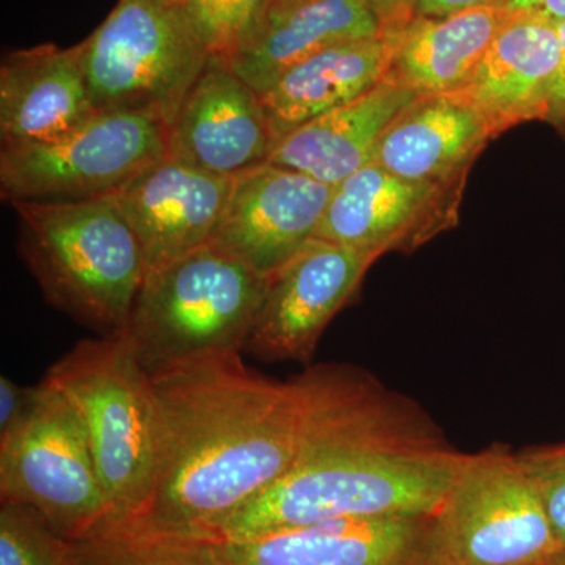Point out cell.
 Masks as SVG:
<instances>
[{"label": "cell", "instance_id": "obj_1", "mask_svg": "<svg viewBox=\"0 0 565 565\" xmlns=\"http://www.w3.org/2000/svg\"><path fill=\"white\" fill-rule=\"evenodd\" d=\"M289 384L299 414L291 467L207 539L440 511L467 455L418 405L352 364H316Z\"/></svg>", "mask_w": 565, "mask_h": 565}, {"label": "cell", "instance_id": "obj_2", "mask_svg": "<svg viewBox=\"0 0 565 565\" xmlns=\"http://www.w3.org/2000/svg\"><path fill=\"white\" fill-rule=\"evenodd\" d=\"M159 407L154 489L140 525L206 537L291 467L296 396L243 362L214 353L151 374Z\"/></svg>", "mask_w": 565, "mask_h": 565}, {"label": "cell", "instance_id": "obj_3", "mask_svg": "<svg viewBox=\"0 0 565 565\" xmlns=\"http://www.w3.org/2000/svg\"><path fill=\"white\" fill-rule=\"evenodd\" d=\"M11 206L18 252L44 300L96 333L122 332L147 264L114 196Z\"/></svg>", "mask_w": 565, "mask_h": 565}, {"label": "cell", "instance_id": "obj_4", "mask_svg": "<svg viewBox=\"0 0 565 565\" xmlns=\"http://www.w3.org/2000/svg\"><path fill=\"white\" fill-rule=\"evenodd\" d=\"M79 416L110 505V523L139 522L154 489L159 407L151 374L125 330L81 341L44 375Z\"/></svg>", "mask_w": 565, "mask_h": 565}, {"label": "cell", "instance_id": "obj_5", "mask_svg": "<svg viewBox=\"0 0 565 565\" xmlns=\"http://www.w3.org/2000/svg\"><path fill=\"white\" fill-rule=\"evenodd\" d=\"M266 288L267 277L211 243L145 275L125 332L150 374L243 353Z\"/></svg>", "mask_w": 565, "mask_h": 565}, {"label": "cell", "instance_id": "obj_6", "mask_svg": "<svg viewBox=\"0 0 565 565\" xmlns=\"http://www.w3.org/2000/svg\"><path fill=\"white\" fill-rule=\"evenodd\" d=\"M95 109L148 115L169 128L211 55L180 3L118 0L81 43Z\"/></svg>", "mask_w": 565, "mask_h": 565}, {"label": "cell", "instance_id": "obj_7", "mask_svg": "<svg viewBox=\"0 0 565 565\" xmlns=\"http://www.w3.org/2000/svg\"><path fill=\"white\" fill-rule=\"evenodd\" d=\"M0 498L31 509L52 531L82 541L110 523V505L73 405L47 381L0 437Z\"/></svg>", "mask_w": 565, "mask_h": 565}, {"label": "cell", "instance_id": "obj_8", "mask_svg": "<svg viewBox=\"0 0 565 565\" xmlns=\"http://www.w3.org/2000/svg\"><path fill=\"white\" fill-rule=\"evenodd\" d=\"M435 527L445 565H550L565 553L519 455L498 445L467 455Z\"/></svg>", "mask_w": 565, "mask_h": 565}, {"label": "cell", "instance_id": "obj_9", "mask_svg": "<svg viewBox=\"0 0 565 565\" xmlns=\"http://www.w3.org/2000/svg\"><path fill=\"white\" fill-rule=\"evenodd\" d=\"M167 156V128L148 115L96 111L43 143L0 151L3 202H77L114 195Z\"/></svg>", "mask_w": 565, "mask_h": 565}, {"label": "cell", "instance_id": "obj_10", "mask_svg": "<svg viewBox=\"0 0 565 565\" xmlns=\"http://www.w3.org/2000/svg\"><path fill=\"white\" fill-rule=\"evenodd\" d=\"M375 256L313 237L267 277L244 352L266 362H308L323 330L351 300Z\"/></svg>", "mask_w": 565, "mask_h": 565}, {"label": "cell", "instance_id": "obj_11", "mask_svg": "<svg viewBox=\"0 0 565 565\" xmlns=\"http://www.w3.org/2000/svg\"><path fill=\"white\" fill-rule=\"evenodd\" d=\"M462 189L405 180L370 162L334 185L316 237L377 259L414 252L456 225Z\"/></svg>", "mask_w": 565, "mask_h": 565}, {"label": "cell", "instance_id": "obj_12", "mask_svg": "<svg viewBox=\"0 0 565 565\" xmlns=\"http://www.w3.org/2000/svg\"><path fill=\"white\" fill-rule=\"evenodd\" d=\"M275 143L262 96L217 57H210L167 128V156L221 177L263 166Z\"/></svg>", "mask_w": 565, "mask_h": 565}, {"label": "cell", "instance_id": "obj_13", "mask_svg": "<svg viewBox=\"0 0 565 565\" xmlns=\"http://www.w3.org/2000/svg\"><path fill=\"white\" fill-rule=\"evenodd\" d=\"M333 188L266 162L233 178L212 244L270 277L316 237Z\"/></svg>", "mask_w": 565, "mask_h": 565}, {"label": "cell", "instance_id": "obj_14", "mask_svg": "<svg viewBox=\"0 0 565 565\" xmlns=\"http://www.w3.org/2000/svg\"><path fill=\"white\" fill-rule=\"evenodd\" d=\"M214 542L232 565H445L435 515L330 520Z\"/></svg>", "mask_w": 565, "mask_h": 565}, {"label": "cell", "instance_id": "obj_15", "mask_svg": "<svg viewBox=\"0 0 565 565\" xmlns=\"http://www.w3.org/2000/svg\"><path fill=\"white\" fill-rule=\"evenodd\" d=\"M232 189L233 178L166 156L111 196L136 233L150 273L212 243Z\"/></svg>", "mask_w": 565, "mask_h": 565}, {"label": "cell", "instance_id": "obj_16", "mask_svg": "<svg viewBox=\"0 0 565 565\" xmlns=\"http://www.w3.org/2000/svg\"><path fill=\"white\" fill-rule=\"evenodd\" d=\"M561 63L556 22L512 13L494 36L460 96L484 118L497 139L527 121H545Z\"/></svg>", "mask_w": 565, "mask_h": 565}, {"label": "cell", "instance_id": "obj_17", "mask_svg": "<svg viewBox=\"0 0 565 565\" xmlns=\"http://www.w3.org/2000/svg\"><path fill=\"white\" fill-rule=\"evenodd\" d=\"M82 66L81 44H41L10 52L0 66L2 148L65 136L96 114Z\"/></svg>", "mask_w": 565, "mask_h": 565}, {"label": "cell", "instance_id": "obj_18", "mask_svg": "<svg viewBox=\"0 0 565 565\" xmlns=\"http://www.w3.org/2000/svg\"><path fill=\"white\" fill-rule=\"evenodd\" d=\"M492 139L484 118L460 96L424 95L394 118L371 162L405 180L465 184Z\"/></svg>", "mask_w": 565, "mask_h": 565}, {"label": "cell", "instance_id": "obj_19", "mask_svg": "<svg viewBox=\"0 0 565 565\" xmlns=\"http://www.w3.org/2000/svg\"><path fill=\"white\" fill-rule=\"evenodd\" d=\"M384 33L367 0H273L262 28L228 63L262 95L286 71L319 52Z\"/></svg>", "mask_w": 565, "mask_h": 565}, {"label": "cell", "instance_id": "obj_20", "mask_svg": "<svg viewBox=\"0 0 565 565\" xmlns=\"http://www.w3.org/2000/svg\"><path fill=\"white\" fill-rule=\"evenodd\" d=\"M418 96L388 73L360 98L282 137L267 162L334 188L373 161L386 128Z\"/></svg>", "mask_w": 565, "mask_h": 565}, {"label": "cell", "instance_id": "obj_21", "mask_svg": "<svg viewBox=\"0 0 565 565\" xmlns=\"http://www.w3.org/2000/svg\"><path fill=\"white\" fill-rule=\"evenodd\" d=\"M396 33L338 44L278 77L259 95L275 140L381 84L392 71Z\"/></svg>", "mask_w": 565, "mask_h": 565}, {"label": "cell", "instance_id": "obj_22", "mask_svg": "<svg viewBox=\"0 0 565 565\" xmlns=\"http://www.w3.org/2000/svg\"><path fill=\"white\" fill-rule=\"evenodd\" d=\"M511 17L512 11L501 6L444 18L415 17L396 33L390 73L419 96L462 90Z\"/></svg>", "mask_w": 565, "mask_h": 565}, {"label": "cell", "instance_id": "obj_23", "mask_svg": "<svg viewBox=\"0 0 565 565\" xmlns=\"http://www.w3.org/2000/svg\"><path fill=\"white\" fill-rule=\"evenodd\" d=\"M74 550L76 565H232L211 539L140 523L106 525Z\"/></svg>", "mask_w": 565, "mask_h": 565}, {"label": "cell", "instance_id": "obj_24", "mask_svg": "<svg viewBox=\"0 0 565 565\" xmlns=\"http://www.w3.org/2000/svg\"><path fill=\"white\" fill-rule=\"evenodd\" d=\"M270 3L273 0H180L204 50L226 62L250 43Z\"/></svg>", "mask_w": 565, "mask_h": 565}, {"label": "cell", "instance_id": "obj_25", "mask_svg": "<svg viewBox=\"0 0 565 565\" xmlns=\"http://www.w3.org/2000/svg\"><path fill=\"white\" fill-rule=\"evenodd\" d=\"M0 565H76V550L31 509L2 503Z\"/></svg>", "mask_w": 565, "mask_h": 565}, {"label": "cell", "instance_id": "obj_26", "mask_svg": "<svg viewBox=\"0 0 565 565\" xmlns=\"http://www.w3.org/2000/svg\"><path fill=\"white\" fill-rule=\"evenodd\" d=\"M533 479L557 541L565 552V444L516 452Z\"/></svg>", "mask_w": 565, "mask_h": 565}, {"label": "cell", "instance_id": "obj_27", "mask_svg": "<svg viewBox=\"0 0 565 565\" xmlns=\"http://www.w3.org/2000/svg\"><path fill=\"white\" fill-rule=\"evenodd\" d=\"M32 388L14 384L10 377H0V437H6L21 422L31 407Z\"/></svg>", "mask_w": 565, "mask_h": 565}, {"label": "cell", "instance_id": "obj_28", "mask_svg": "<svg viewBox=\"0 0 565 565\" xmlns=\"http://www.w3.org/2000/svg\"><path fill=\"white\" fill-rule=\"evenodd\" d=\"M556 25L561 43V63L559 68H557L555 84H553L545 122L552 125L565 140V20L557 22Z\"/></svg>", "mask_w": 565, "mask_h": 565}, {"label": "cell", "instance_id": "obj_29", "mask_svg": "<svg viewBox=\"0 0 565 565\" xmlns=\"http://www.w3.org/2000/svg\"><path fill=\"white\" fill-rule=\"evenodd\" d=\"M377 17L381 18L385 32L403 31L412 21L418 0H367Z\"/></svg>", "mask_w": 565, "mask_h": 565}, {"label": "cell", "instance_id": "obj_30", "mask_svg": "<svg viewBox=\"0 0 565 565\" xmlns=\"http://www.w3.org/2000/svg\"><path fill=\"white\" fill-rule=\"evenodd\" d=\"M504 6V0H418L415 17L444 18L479 7Z\"/></svg>", "mask_w": 565, "mask_h": 565}, {"label": "cell", "instance_id": "obj_31", "mask_svg": "<svg viewBox=\"0 0 565 565\" xmlns=\"http://www.w3.org/2000/svg\"><path fill=\"white\" fill-rule=\"evenodd\" d=\"M503 7L512 13L541 14L556 24L565 20V0H504Z\"/></svg>", "mask_w": 565, "mask_h": 565}, {"label": "cell", "instance_id": "obj_32", "mask_svg": "<svg viewBox=\"0 0 565 565\" xmlns=\"http://www.w3.org/2000/svg\"><path fill=\"white\" fill-rule=\"evenodd\" d=\"M550 565H565V553H564V555H563V556L557 557V559L555 561V563L550 564Z\"/></svg>", "mask_w": 565, "mask_h": 565}, {"label": "cell", "instance_id": "obj_33", "mask_svg": "<svg viewBox=\"0 0 565 565\" xmlns=\"http://www.w3.org/2000/svg\"><path fill=\"white\" fill-rule=\"evenodd\" d=\"M166 2L180 3V0H166Z\"/></svg>", "mask_w": 565, "mask_h": 565}]
</instances>
